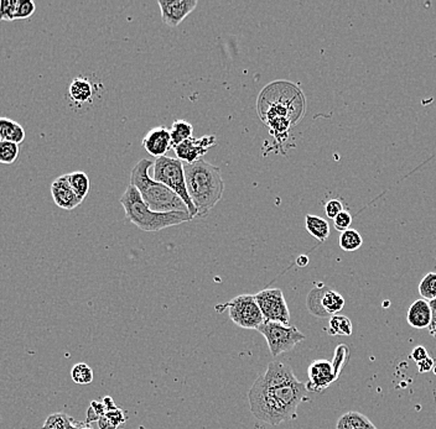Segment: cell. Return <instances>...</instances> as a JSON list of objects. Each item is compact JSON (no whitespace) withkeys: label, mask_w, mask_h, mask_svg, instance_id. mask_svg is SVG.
Wrapping results in <instances>:
<instances>
[{"label":"cell","mask_w":436,"mask_h":429,"mask_svg":"<svg viewBox=\"0 0 436 429\" xmlns=\"http://www.w3.org/2000/svg\"><path fill=\"white\" fill-rule=\"evenodd\" d=\"M258 111L276 139L285 142L290 125L298 123L305 113V98L289 82H276L260 93Z\"/></svg>","instance_id":"obj_1"},{"label":"cell","mask_w":436,"mask_h":429,"mask_svg":"<svg viewBox=\"0 0 436 429\" xmlns=\"http://www.w3.org/2000/svg\"><path fill=\"white\" fill-rule=\"evenodd\" d=\"M307 393V384L299 380L277 387H262L253 384L248 399L251 411L259 421L279 426L296 417L298 407Z\"/></svg>","instance_id":"obj_2"},{"label":"cell","mask_w":436,"mask_h":429,"mask_svg":"<svg viewBox=\"0 0 436 429\" xmlns=\"http://www.w3.org/2000/svg\"><path fill=\"white\" fill-rule=\"evenodd\" d=\"M185 179L191 201L197 210L196 218L206 217L221 201L225 181L221 170L205 160L184 164Z\"/></svg>","instance_id":"obj_3"},{"label":"cell","mask_w":436,"mask_h":429,"mask_svg":"<svg viewBox=\"0 0 436 429\" xmlns=\"http://www.w3.org/2000/svg\"><path fill=\"white\" fill-rule=\"evenodd\" d=\"M154 166L150 160L142 159L130 173V184L141 193L143 201L149 208L159 213L187 212V207L181 198L166 186L149 176V170Z\"/></svg>","instance_id":"obj_4"},{"label":"cell","mask_w":436,"mask_h":429,"mask_svg":"<svg viewBox=\"0 0 436 429\" xmlns=\"http://www.w3.org/2000/svg\"><path fill=\"white\" fill-rule=\"evenodd\" d=\"M121 204L123 206L128 221L143 232H159L192 219L187 212H154L144 203L141 193L132 184L121 198Z\"/></svg>","instance_id":"obj_5"},{"label":"cell","mask_w":436,"mask_h":429,"mask_svg":"<svg viewBox=\"0 0 436 429\" xmlns=\"http://www.w3.org/2000/svg\"><path fill=\"white\" fill-rule=\"evenodd\" d=\"M154 179L166 186L186 204L191 218H196L197 210L191 201L186 179H185L184 162L181 160L163 156L154 162Z\"/></svg>","instance_id":"obj_6"},{"label":"cell","mask_w":436,"mask_h":429,"mask_svg":"<svg viewBox=\"0 0 436 429\" xmlns=\"http://www.w3.org/2000/svg\"><path fill=\"white\" fill-rule=\"evenodd\" d=\"M258 331L265 338L273 356H279L283 353L294 349L298 344L305 339V336L296 327L268 320H265L264 323L259 327Z\"/></svg>","instance_id":"obj_7"},{"label":"cell","mask_w":436,"mask_h":429,"mask_svg":"<svg viewBox=\"0 0 436 429\" xmlns=\"http://www.w3.org/2000/svg\"><path fill=\"white\" fill-rule=\"evenodd\" d=\"M222 308H227L229 318L243 329H257L265 322L254 294H240L228 300Z\"/></svg>","instance_id":"obj_8"},{"label":"cell","mask_w":436,"mask_h":429,"mask_svg":"<svg viewBox=\"0 0 436 429\" xmlns=\"http://www.w3.org/2000/svg\"><path fill=\"white\" fill-rule=\"evenodd\" d=\"M254 298L257 300L265 320L289 325V308L280 288H267L254 294Z\"/></svg>","instance_id":"obj_9"},{"label":"cell","mask_w":436,"mask_h":429,"mask_svg":"<svg viewBox=\"0 0 436 429\" xmlns=\"http://www.w3.org/2000/svg\"><path fill=\"white\" fill-rule=\"evenodd\" d=\"M307 305L310 313L324 318L336 316L344 308V298L331 288L315 287L307 296Z\"/></svg>","instance_id":"obj_10"},{"label":"cell","mask_w":436,"mask_h":429,"mask_svg":"<svg viewBox=\"0 0 436 429\" xmlns=\"http://www.w3.org/2000/svg\"><path fill=\"white\" fill-rule=\"evenodd\" d=\"M163 23L169 28H178L195 10L197 0H159Z\"/></svg>","instance_id":"obj_11"},{"label":"cell","mask_w":436,"mask_h":429,"mask_svg":"<svg viewBox=\"0 0 436 429\" xmlns=\"http://www.w3.org/2000/svg\"><path fill=\"white\" fill-rule=\"evenodd\" d=\"M307 391L321 393L338 379L333 370L332 362L329 360H315L307 368Z\"/></svg>","instance_id":"obj_12"},{"label":"cell","mask_w":436,"mask_h":429,"mask_svg":"<svg viewBox=\"0 0 436 429\" xmlns=\"http://www.w3.org/2000/svg\"><path fill=\"white\" fill-rule=\"evenodd\" d=\"M216 136L206 135L200 139L190 138L186 142L174 147L176 157L184 164H194L203 157L205 153H209V147L215 146Z\"/></svg>","instance_id":"obj_13"},{"label":"cell","mask_w":436,"mask_h":429,"mask_svg":"<svg viewBox=\"0 0 436 429\" xmlns=\"http://www.w3.org/2000/svg\"><path fill=\"white\" fill-rule=\"evenodd\" d=\"M296 380L298 379L289 365L280 362H271L265 373L260 375L254 384L262 387H277Z\"/></svg>","instance_id":"obj_14"},{"label":"cell","mask_w":436,"mask_h":429,"mask_svg":"<svg viewBox=\"0 0 436 429\" xmlns=\"http://www.w3.org/2000/svg\"><path fill=\"white\" fill-rule=\"evenodd\" d=\"M51 195H52L56 206H59L60 208L66 209V210H72L82 203L68 182V175L60 176L52 182Z\"/></svg>","instance_id":"obj_15"},{"label":"cell","mask_w":436,"mask_h":429,"mask_svg":"<svg viewBox=\"0 0 436 429\" xmlns=\"http://www.w3.org/2000/svg\"><path fill=\"white\" fill-rule=\"evenodd\" d=\"M143 147L154 157L159 159L165 156V153L172 147V136L166 126H156L147 131L143 139Z\"/></svg>","instance_id":"obj_16"},{"label":"cell","mask_w":436,"mask_h":429,"mask_svg":"<svg viewBox=\"0 0 436 429\" xmlns=\"http://www.w3.org/2000/svg\"><path fill=\"white\" fill-rule=\"evenodd\" d=\"M433 318L430 303L428 300H417L406 312V320L415 329L429 328Z\"/></svg>","instance_id":"obj_17"},{"label":"cell","mask_w":436,"mask_h":429,"mask_svg":"<svg viewBox=\"0 0 436 429\" xmlns=\"http://www.w3.org/2000/svg\"><path fill=\"white\" fill-rule=\"evenodd\" d=\"M93 85L86 77L74 78L68 87V97L76 104H86L93 98Z\"/></svg>","instance_id":"obj_18"},{"label":"cell","mask_w":436,"mask_h":429,"mask_svg":"<svg viewBox=\"0 0 436 429\" xmlns=\"http://www.w3.org/2000/svg\"><path fill=\"white\" fill-rule=\"evenodd\" d=\"M336 429H378L367 416L360 412H347L336 424Z\"/></svg>","instance_id":"obj_19"},{"label":"cell","mask_w":436,"mask_h":429,"mask_svg":"<svg viewBox=\"0 0 436 429\" xmlns=\"http://www.w3.org/2000/svg\"><path fill=\"white\" fill-rule=\"evenodd\" d=\"M305 226H307V232L321 243L326 241L330 236V226L327 221L321 217L307 214L305 218Z\"/></svg>","instance_id":"obj_20"},{"label":"cell","mask_w":436,"mask_h":429,"mask_svg":"<svg viewBox=\"0 0 436 429\" xmlns=\"http://www.w3.org/2000/svg\"><path fill=\"white\" fill-rule=\"evenodd\" d=\"M1 140L21 144L25 140V130L18 122H14L12 119L3 118L1 123Z\"/></svg>","instance_id":"obj_21"},{"label":"cell","mask_w":436,"mask_h":429,"mask_svg":"<svg viewBox=\"0 0 436 429\" xmlns=\"http://www.w3.org/2000/svg\"><path fill=\"white\" fill-rule=\"evenodd\" d=\"M194 126L185 120H175L172 123L170 136H172V146L175 147L192 138Z\"/></svg>","instance_id":"obj_22"},{"label":"cell","mask_w":436,"mask_h":429,"mask_svg":"<svg viewBox=\"0 0 436 429\" xmlns=\"http://www.w3.org/2000/svg\"><path fill=\"white\" fill-rule=\"evenodd\" d=\"M68 182L71 184L74 193L83 202L87 195H88V192H90V178L87 176V173L82 171H76L72 172V173H68Z\"/></svg>","instance_id":"obj_23"},{"label":"cell","mask_w":436,"mask_h":429,"mask_svg":"<svg viewBox=\"0 0 436 429\" xmlns=\"http://www.w3.org/2000/svg\"><path fill=\"white\" fill-rule=\"evenodd\" d=\"M363 244L362 235L356 229H347L340 236V248L344 252H356Z\"/></svg>","instance_id":"obj_24"},{"label":"cell","mask_w":436,"mask_h":429,"mask_svg":"<svg viewBox=\"0 0 436 429\" xmlns=\"http://www.w3.org/2000/svg\"><path fill=\"white\" fill-rule=\"evenodd\" d=\"M353 328H352V322L350 318L344 317V316H332L330 318V327H329V333L331 336H344L349 337L352 334Z\"/></svg>","instance_id":"obj_25"},{"label":"cell","mask_w":436,"mask_h":429,"mask_svg":"<svg viewBox=\"0 0 436 429\" xmlns=\"http://www.w3.org/2000/svg\"><path fill=\"white\" fill-rule=\"evenodd\" d=\"M76 421L66 413L57 412L50 415L43 422V429H72Z\"/></svg>","instance_id":"obj_26"},{"label":"cell","mask_w":436,"mask_h":429,"mask_svg":"<svg viewBox=\"0 0 436 429\" xmlns=\"http://www.w3.org/2000/svg\"><path fill=\"white\" fill-rule=\"evenodd\" d=\"M125 415L121 408H114L111 411L105 412L103 417L99 418V429H117L121 424L125 422Z\"/></svg>","instance_id":"obj_27"},{"label":"cell","mask_w":436,"mask_h":429,"mask_svg":"<svg viewBox=\"0 0 436 429\" xmlns=\"http://www.w3.org/2000/svg\"><path fill=\"white\" fill-rule=\"evenodd\" d=\"M71 377L77 385H88L93 381V370L86 362L76 364L71 370Z\"/></svg>","instance_id":"obj_28"},{"label":"cell","mask_w":436,"mask_h":429,"mask_svg":"<svg viewBox=\"0 0 436 429\" xmlns=\"http://www.w3.org/2000/svg\"><path fill=\"white\" fill-rule=\"evenodd\" d=\"M419 294L423 300H430L436 298V272L426 274L419 285Z\"/></svg>","instance_id":"obj_29"},{"label":"cell","mask_w":436,"mask_h":429,"mask_svg":"<svg viewBox=\"0 0 436 429\" xmlns=\"http://www.w3.org/2000/svg\"><path fill=\"white\" fill-rule=\"evenodd\" d=\"M20 147L18 144L14 142H0V164L3 165H12L18 159Z\"/></svg>","instance_id":"obj_30"},{"label":"cell","mask_w":436,"mask_h":429,"mask_svg":"<svg viewBox=\"0 0 436 429\" xmlns=\"http://www.w3.org/2000/svg\"><path fill=\"white\" fill-rule=\"evenodd\" d=\"M19 0H0V21H12L17 16Z\"/></svg>","instance_id":"obj_31"},{"label":"cell","mask_w":436,"mask_h":429,"mask_svg":"<svg viewBox=\"0 0 436 429\" xmlns=\"http://www.w3.org/2000/svg\"><path fill=\"white\" fill-rule=\"evenodd\" d=\"M347 356H349V348H347L344 344L338 345L336 350H335V358H333V362H331L333 370H335V373H336L338 376H340V373H341V370H342L344 364H346Z\"/></svg>","instance_id":"obj_32"},{"label":"cell","mask_w":436,"mask_h":429,"mask_svg":"<svg viewBox=\"0 0 436 429\" xmlns=\"http://www.w3.org/2000/svg\"><path fill=\"white\" fill-rule=\"evenodd\" d=\"M107 412L105 404L103 402H99V401H93L91 402V406L87 411V421L86 424H91L92 422H98L99 418L103 417Z\"/></svg>","instance_id":"obj_33"},{"label":"cell","mask_w":436,"mask_h":429,"mask_svg":"<svg viewBox=\"0 0 436 429\" xmlns=\"http://www.w3.org/2000/svg\"><path fill=\"white\" fill-rule=\"evenodd\" d=\"M35 9H37V6L32 0H19L15 20H25V19L30 18L31 15L35 12Z\"/></svg>","instance_id":"obj_34"},{"label":"cell","mask_w":436,"mask_h":429,"mask_svg":"<svg viewBox=\"0 0 436 429\" xmlns=\"http://www.w3.org/2000/svg\"><path fill=\"white\" fill-rule=\"evenodd\" d=\"M351 224H352V215L350 212L344 210L341 212L340 214L333 219V226L336 228V230L338 232H346L347 229H350Z\"/></svg>","instance_id":"obj_35"},{"label":"cell","mask_w":436,"mask_h":429,"mask_svg":"<svg viewBox=\"0 0 436 429\" xmlns=\"http://www.w3.org/2000/svg\"><path fill=\"white\" fill-rule=\"evenodd\" d=\"M341 212H344V203L341 202L338 198H333L331 201L326 203L325 213L327 218L335 219Z\"/></svg>","instance_id":"obj_36"},{"label":"cell","mask_w":436,"mask_h":429,"mask_svg":"<svg viewBox=\"0 0 436 429\" xmlns=\"http://www.w3.org/2000/svg\"><path fill=\"white\" fill-rule=\"evenodd\" d=\"M428 356V351L425 349L424 346L419 345L417 348H414L412 351V359L414 362H420L422 360H424Z\"/></svg>","instance_id":"obj_37"},{"label":"cell","mask_w":436,"mask_h":429,"mask_svg":"<svg viewBox=\"0 0 436 429\" xmlns=\"http://www.w3.org/2000/svg\"><path fill=\"white\" fill-rule=\"evenodd\" d=\"M418 366L420 373H428V371H430L433 366H434V360H433L431 358H426L424 360L418 362Z\"/></svg>","instance_id":"obj_38"},{"label":"cell","mask_w":436,"mask_h":429,"mask_svg":"<svg viewBox=\"0 0 436 429\" xmlns=\"http://www.w3.org/2000/svg\"><path fill=\"white\" fill-rule=\"evenodd\" d=\"M296 264L298 266H300V267H305L307 264H309V258H307V255H301L296 260Z\"/></svg>","instance_id":"obj_39"},{"label":"cell","mask_w":436,"mask_h":429,"mask_svg":"<svg viewBox=\"0 0 436 429\" xmlns=\"http://www.w3.org/2000/svg\"><path fill=\"white\" fill-rule=\"evenodd\" d=\"M72 429H93L91 427V424H86V422H74Z\"/></svg>","instance_id":"obj_40"},{"label":"cell","mask_w":436,"mask_h":429,"mask_svg":"<svg viewBox=\"0 0 436 429\" xmlns=\"http://www.w3.org/2000/svg\"><path fill=\"white\" fill-rule=\"evenodd\" d=\"M431 312H433V318H431V323H436V298L435 300H430Z\"/></svg>","instance_id":"obj_41"},{"label":"cell","mask_w":436,"mask_h":429,"mask_svg":"<svg viewBox=\"0 0 436 429\" xmlns=\"http://www.w3.org/2000/svg\"><path fill=\"white\" fill-rule=\"evenodd\" d=\"M429 331H430L431 336L436 338V323H430L429 325Z\"/></svg>","instance_id":"obj_42"},{"label":"cell","mask_w":436,"mask_h":429,"mask_svg":"<svg viewBox=\"0 0 436 429\" xmlns=\"http://www.w3.org/2000/svg\"><path fill=\"white\" fill-rule=\"evenodd\" d=\"M1 123H3V118H0V142H1Z\"/></svg>","instance_id":"obj_43"}]
</instances>
